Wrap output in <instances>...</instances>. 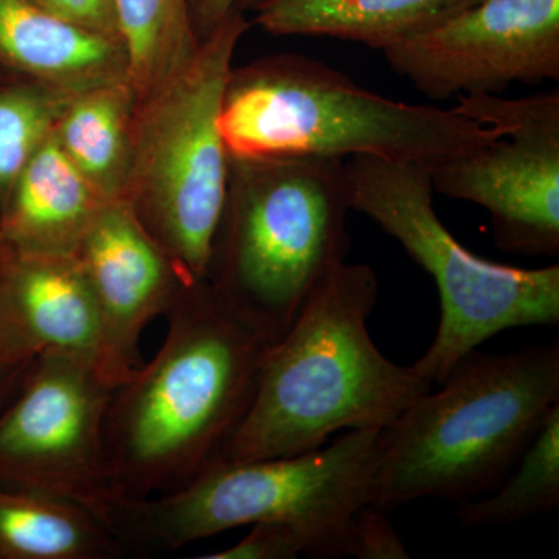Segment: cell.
<instances>
[{
  "mask_svg": "<svg viewBox=\"0 0 559 559\" xmlns=\"http://www.w3.org/2000/svg\"><path fill=\"white\" fill-rule=\"evenodd\" d=\"M165 318L159 352L112 390L106 409V473L123 502L168 495L218 463L272 345L207 278Z\"/></svg>",
  "mask_w": 559,
  "mask_h": 559,
  "instance_id": "6da1fadb",
  "label": "cell"
},
{
  "mask_svg": "<svg viewBox=\"0 0 559 559\" xmlns=\"http://www.w3.org/2000/svg\"><path fill=\"white\" fill-rule=\"evenodd\" d=\"M378 293L369 264L342 261L326 274L271 345L252 404L218 463L286 457L318 450L341 430L384 429L432 389L371 340Z\"/></svg>",
  "mask_w": 559,
  "mask_h": 559,
  "instance_id": "7a4b0ae2",
  "label": "cell"
},
{
  "mask_svg": "<svg viewBox=\"0 0 559 559\" xmlns=\"http://www.w3.org/2000/svg\"><path fill=\"white\" fill-rule=\"evenodd\" d=\"M380 432L373 506L465 502L502 484L559 403V345L463 356Z\"/></svg>",
  "mask_w": 559,
  "mask_h": 559,
  "instance_id": "3957f363",
  "label": "cell"
},
{
  "mask_svg": "<svg viewBox=\"0 0 559 559\" xmlns=\"http://www.w3.org/2000/svg\"><path fill=\"white\" fill-rule=\"evenodd\" d=\"M219 131L230 159L377 156L425 165L503 135L454 108L390 100L296 55L231 70Z\"/></svg>",
  "mask_w": 559,
  "mask_h": 559,
  "instance_id": "277c9868",
  "label": "cell"
},
{
  "mask_svg": "<svg viewBox=\"0 0 559 559\" xmlns=\"http://www.w3.org/2000/svg\"><path fill=\"white\" fill-rule=\"evenodd\" d=\"M345 160L230 159L207 280L275 344L348 250Z\"/></svg>",
  "mask_w": 559,
  "mask_h": 559,
  "instance_id": "5b68a950",
  "label": "cell"
},
{
  "mask_svg": "<svg viewBox=\"0 0 559 559\" xmlns=\"http://www.w3.org/2000/svg\"><path fill=\"white\" fill-rule=\"evenodd\" d=\"M380 432L347 430L301 454L218 463L168 495L124 502L117 538L128 554L173 551L227 530L283 522L310 538L308 557H348L353 520L374 502Z\"/></svg>",
  "mask_w": 559,
  "mask_h": 559,
  "instance_id": "8992f818",
  "label": "cell"
},
{
  "mask_svg": "<svg viewBox=\"0 0 559 559\" xmlns=\"http://www.w3.org/2000/svg\"><path fill=\"white\" fill-rule=\"evenodd\" d=\"M248 28L235 11L142 100L124 201L187 285L207 278L226 204L230 156L219 114Z\"/></svg>",
  "mask_w": 559,
  "mask_h": 559,
  "instance_id": "52a82bcc",
  "label": "cell"
},
{
  "mask_svg": "<svg viewBox=\"0 0 559 559\" xmlns=\"http://www.w3.org/2000/svg\"><path fill=\"white\" fill-rule=\"evenodd\" d=\"M352 210L369 216L436 282L440 323L412 364L430 388L489 337L520 326L559 322V266L521 270L474 255L433 209L428 167L418 162L355 156L345 162Z\"/></svg>",
  "mask_w": 559,
  "mask_h": 559,
  "instance_id": "ba28073f",
  "label": "cell"
},
{
  "mask_svg": "<svg viewBox=\"0 0 559 559\" xmlns=\"http://www.w3.org/2000/svg\"><path fill=\"white\" fill-rule=\"evenodd\" d=\"M112 390L87 360L38 356L0 414V487L75 503L116 535L124 502L110 485L103 450Z\"/></svg>",
  "mask_w": 559,
  "mask_h": 559,
  "instance_id": "9c48e42d",
  "label": "cell"
},
{
  "mask_svg": "<svg viewBox=\"0 0 559 559\" xmlns=\"http://www.w3.org/2000/svg\"><path fill=\"white\" fill-rule=\"evenodd\" d=\"M454 109L503 135L426 165L433 191L487 210L500 249L558 255L559 91L518 100L462 95Z\"/></svg>",
  "mask_w": 559,
  "mask_h": 559,
  "instance_id": "30bf717a",
  "label": "cell"
},
{
  "mask_svg": "<svg viewBox=\"0 0 559 559\" xmlns=\"http://www.w3.org/2000/svg\"><path fill=\"white\" fill-rule=\"evenodd\" d=\"M430 100L559 80V0H477L382 50Z\"/></svg>",
  "mask_w": 559,
  "mask_h": 559,
  "instance_id": "8fae6325",
  "label": "cell"
},
{
  "mask_svg": "<svg viewBox=\"0 0 559 559\" xmlns=\"http://www.w3.org/2000/svg\"><path fill=\"white\" fill-rule=\"evenodd\" d=\"M79 257L102 331L100 371L114 389L142 364L143 331L167 316L187 285L127 201H110L84 235Z\"/></svg>",
  "mask_w": 559,
  "mask_h": 559,
  "instance_id": "7c38bea8",
  "label": "cell"
},
{
  "mask_svg": "<svg viewBox=\"0 0 559 559\" xmlns=\"http://www.w3.org/2000/svg\"><path fill=\"white\" fill-rule=\"evenodd\" d=\"M0 311L36 356H69L100 370L97 305L75 253L0 252Z\"/></svg>",
  "mask_w": 559,
  "mask_h": 559,
  "instance_id": "4fadbf2b",
  "label": "cell"
},
{
  "mask_svg": "<svg viewBox=\"0 0 559 559\" xmlns=\"http://www.w3.org/2000/svg\"><path fill=\"white\" fill-rule=\"evenodd\" d=\"M108 202L51 132L21 171L0 213V252L72 255Z\"/></svg>",
  "mask_w": 559,
  "mask_h": 559,
  "instance_id": "5bb4252c",
  "label": "cell"
},
{
  "mask_svg": "<svg viewBox=\"0 0 559 559\" xmlns=\"http://www.w3.org/2000/svg\"><path fill=\"white\" fill-rule=\"evenodd\" d=\"M0 70L64 91L127 83L120 40L73 27L33 0H0Z\"/></svg>",
  "mask_w": 559,
  "mask_h": 559,
  "instance_id": "9a60e30c",
  "label": "cell"
},
{
  "mask_svg": "<svg viewBox=\"0 0 559 559\" xmlns=\"http://www.w3.org/2000/svg\"><path fill=\"white\" fill-rule=\"evenodd\" d=\"M477 0H264L257 24L277 36H325L390 46L428 31Z\"/></svg>",
  "mask_w": 559,
  "mask_h": 559,
  "instance_id": "2e32d148",
  "label": "cell"
},
{
  "mask_svg": "<svg viewBox=\"0 0 559 559\" xmlns=\"http://www.w3.org/2000/svg\"><path fill=\"white\" fill-rule=\"evenodd\" d=\"M128 550L91 511L0 487V559H119Z\"/></svg>",
  "mask_w": 559,
  "mask_h": 559,
  "instance_id": "e0dca14e",
  "label": "cell"
},
{
  "mask_svg": "<svg viewBox=\"0 0 559 559\" xmlns=\"http://www.w3.org/2000/svg\"><path fill=\"white\" fill-rule=\"evenodd\" d=\"M127 83L79 92L66 105L55 138L70 160L106 201H124L130 178L131 146L127 132Z\"/></svg>",
  "mask_w": 559,
  "mask_h": 559,
  "instance_id": "ac0fdd59",
  "label": "cell"
},
{
  "mask_svg": "<svg viewBox=\"0 0 559 559\" xmlns=\"http://www.w3.org/2000/svg\"><path fill=\"white\" fill-rule=\"evenodd\" d=\"M116 5L127 83L143 100L200 46L191 25L189 0H116Z\"/></svg>",
  "mask_w": 559,
  "mask_h": 559,
  "instance_id": "d6986e66",
  "label": "cell"
},
{
  "mask_svg": "<svg viewBox=\"0 0 559 559\" xmlns=\"http://www.w3.org/2000/svg\"><path fill=\"white\" fill-rule=\"evenodd\" d=\"M513 476L489 498L465 500L457 516L468 527L513 524L559 506V403L518 460Z\"/></svg>",
  "mask_w": 559,
  "mask_h": 559,
  "instance_id": "ffe728a7",
  "label": "cell"
},
{
  "mask_svg": "<svg viewBox=\"0 0 559 559\" xmlns=\"http://www.w3.org/2000/svg\"><path fill=\"white\" fill-rule=\"evenodd\" d=\"M0 70V213L21 171L51 134L58 110L47 92Z\"/></svg>",
  "mask_w": 559,
  "mask_h": 559,
  "instance_id": "44dd1931",
  "label": "cell"
},
{
  "mask_svg": "<svg viewBox=\"0 0 559 559\" xmlns=\"http://www.w3.org/2000/svg\"><path fill=\"white\" fill-rule=\"evenodd\" d=\"M310 538L283 522H259L241 540L227 549L201 555V559H294L310 554Z\"/></svg>",
  "mask_w": 559,
  "mask_h": 559,
  "instance_id": "7402d4cb",
  "label": "cell"
},
{
  "mask_svg": "<svg viewBox=\"0 0 559 559\" xmlns=\"http://www.w3.org/2000/svg\"><path fill=\"white\" fill-rule=\"evenodd\" d=\"M348 557L359 559H407L409 551L392 527L384 510L369 506L353 520Z\"/></svg>",
  "mask_w": 559,
  "mask_h": 559,
  "instance_id": "603a6c76",
  "label": "cell"
},
{
  "mask_svg": "<svg viewBox=\"0 0 559 559\" xmlns=\"http://www.w3.org/2000/svg\"><path fill=\"white\" fill-rule=\"evenodd\" d=\"M51 16L97 35L120 40L116 0H33Z\"/></svg>",
  "mask_w": 559,
  "mask_h": 559,
  "instance_id": "cb8c5ba5",
  "label": "cell"
},
{
  "mask_svg": "<svg viewBox=\"0 0 559 559\" xmlns=\"http://www.w3.org/2000/svg\"><path fill=\"white\" fill-rule=\"evenodd\" d=\"M36 359L0 311V414L20 392Z\"/></svg>",
  "mask_w": 559,
  "mask_h": 559,
  "instance_id": "d4e9b609",
  "label": "cell"
},
{
  "mask_svg": "<svg viewBox=\"0 0 559 559\" xmlns=\"http://www.w3.org/2000/svg\"><path fill=\"white\" fill-rule=\"evenodd\" d=\"M241 0H189L191 25L198 39H204L230 14L240 11Z\"/></svg>",
  "mask_w": 559,
  "mask_h": 559,
  "instance_id": "484cf974",
  "label": "cell"
},
{
  "mask_svg": "<svg viewBox=\"0 0 559 559\" xmlns=\"http://www.w3.org/2000/svg\"><path fill=\"white\" fill-rule=\"evenodd\" d=\"M263 2L264 0H241L240 11H242V13H245L246 10L253 11Z\"/></svg>",
  "mask_w": 559,
  "mask_h": 559,
  "instance_id": "4316f807",
  "label": "cell"
}]
</instances>
